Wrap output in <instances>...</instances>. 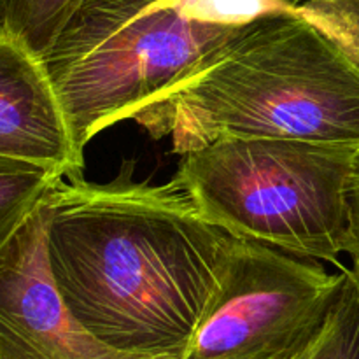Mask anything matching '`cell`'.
<instances>
[{"label": "cell", "mask_w": 359, "mask_h": 359, "mask_svg": "<svg viewBox=\"0 0 359 359\" xmlns=\"http://www.w3.org/2000/svg\"><path fill=\"white\" fill-rule=\"evenodd\" d=\"M0 6H2V9H4V14H6V4H4V0H0Z\"/></svg>", "instance_id": "2e32d148"}, {"label": "cell", "mask_w": 359, "mask_h": 359, "mask_svg": "<svg viewBox=\"0 0 359 359\" xmlns=\"http://www.w3.org/2000/svg\"><path fill=\"white\" fill-rule=\"evenodd\" d=\"M358 158L359 144L224 137L182 154L174 179L230 237L342 270Z\"/></svg>", "instance_id": "3957f363"}, {"label": "cell", "mask_w": 359, "mask_h": 359, "mask_svg": "<svg viewBox=\"0 0 359 359\" xmlns=\"http://www.w3.org/2000/svg\"><path fill=\"white\" fill-rule=\"evenodd\" d=\"M126 160L107 182L60 177L46 195V249L74 318L105 346L139 356L188 349L226 273L233 237L172 177L135 181Z\"/></svg>", "instance_id": "6da1fadb"}, {"label": "cell", "mask_w": 359, "mask_h": 359, "mask_svg": "<svg viewBox=\"0 0 359 359\" xmlns=\"http://www.w3.org/2000/svg\"><path fill=\"white\" fill-rule=\"evenodd\" d=\"M6 30V14H4L2 6H0V32Z\"/></svg>", "instance_id": "5bb4252c"}, {"label": "cell", "mask_w": 359, "mask_h": 359, "mask_svg": "<svg viewBox=\"0 0 359 359\" xmlns=\"http://www.w3.org/2000/svg\"><path fill=\"white\" fill-rule=\"evenodd\" d=\"M46 228L42 200L0 251V359H177L121 353L91 335L53 279Z\"/></svg>", "instance_id": "8992f818"}, {"label": "cell", "mask_w": 359, "mask_h": 359, "mask_svg": "<svg viewBox=\"0 0 359 359\" xmlns=\"http://www.w3.org/2000/svg\"><path fill=\"white\" fill-rule=\"evenodd\" d=\"M132 119L181 156L224 137L359 144V69L307 21L276 14L238 27Z\"/></svg>", "instance_id": "7a4b0ae2"}, {"label": "cell", "mask_w": 359, "mask_h": 359, "mask_svg": "<svg viewBox=\"0 0 359 359\" xmlns=\"http://www.w3.org/2000/svg\"><path fill=\"white\" fill-rule=\"evenodd\" d=\"M291 14L312 25L359 69V0H293Z\"/></svg>", "instance_id": "8fae6325"}, {"label": "cell", "mask_w": 359, "mask_h": 359, "mask_svg": "<svg viewBox=\"0 0 359 359\" xmlns=\"http://www.w3.org/2000/svg\"><path fill=\"white\" fill-rule=\"evenodd\" d=\"M237 30L189 20L172 0H84L41 58L84 151L205 65Z\"/></svg>", "instance_id": "277c9868"}, {"label": "cell", "mask_w": 359, "mask_h": 359, "mask_svg": "<svg viewBox=\"0 0 359 359\" xmlns=\"http://www.w3.org/2000/svg\"><path fill=\"white\" fill-rule=\"evenodd\" d=\"M346 255L359 263V158L347 188V237Z\"/></svg>", "instance_id": "4fadbf2b"}, {"label": "cell", "mask_w": 359, "mask_h": 359, "mask_svg": "<svg viewBox=\"0 0 359 359\" xmlns=\"http://www.w3.org/2000/svg\"><path fill=\"white\" fill-rule=\"evenodd\" d=\"M300 359H359V263L340 270L339 290Z\"/></svg>", "instance_id": "ba28073f"}, {"label": "cell", "mask_w": 359, "mask_h": 359, "mask_svg": "<svg viewBox=\"0 0 359 359\" xmlns=\"http://www.w3.org/2000/svg\"><path fill=\"white\" fill-rule=\"evenodd\" d=\"M58 179L44 167L0 156V251Z\"/></svg>", "instance_id": "9c48e42d"}, {"label": "cell", "mask_w": 359, "mask_h": 359, "mask_svg": "<svg viewBox=\"0 0 359 359\" xmlns=\"http://www.w3.org/2000/svg\"><path fill=\"white\" fill-rule=\"evenodd\" d=\"M340 284L314 259L233 238L226 273L181 359H291Z\"/></svg>", "instance_id": "5b68a950"}, {"label": "cell", "mask_w": 359, "mask_h": 359, "mask_svg": "<svg viewBox=\"0 0 359 359\" xmlns=\"http://www.w3.org/2000/svg\"><path fill=\"white\" fill-rule=\"evenodd\" d=\"M84 0H4L6 30L44 55Z\"/></svg>", "instance_id": "30bf717a"}, {"label": "cell", "mask_w": 359, "mask_h": 359, "mask_svg": "<svg viewBox=\"0 0 359 359\" xmlns=\"http://www.w3.org/2000/svg\"><path fill=\"white\" fill-rule=\"evenodd\" d=\"M304 349H305V347H304ZM304 349H302V351H300V353H298V354H297V356H293V358H291V359H300V356H302V353H304Z\"/></svg>", "instance_id": "9a60e30c"}, {"label": "cell", "mask_w": 359, "mask_h": 359, "mask_svg": "<svg viewBox=\"0 0 359 359\" xmlns=\"http://www.w3.org/2000/svg\"><path fill=\"white\" fill-rule=\"evenodd\" d=\"M189 20L219 27H244L276 14H291L293 0H172Z\"/></svg>", "instance_id": "7c38bea8"}, {"label": "cell", "mask_w": 359, "mask_h": 359, "mask_svg": "<svg viewBox=\"0 0 359 359\" xmlns=\"http://www.w3.org/2000/svg\"><path fill=\"white\" fill-rule=\"evenodd\" d=\"M0 156L28 161L60 177L81 174L74 139L48 69L20 37L0 32Z\"/></svg>", "instance_id": "52a82bcc"}]
</instances>
